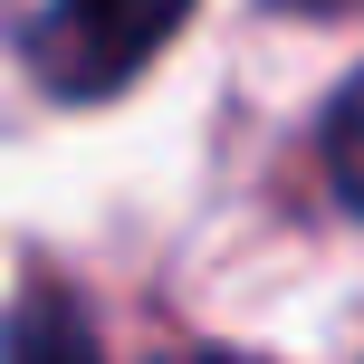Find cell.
Returning <instances> with one entry per match:
<instances>
[{
    "mask_svg": "<svg viewBox=\"0 0 364 364\" xmlns=\"http://www.w3.org/2000/svg\"><path fill=\"white\" fill-rule=\"evenodd\" d=\"M326 182H336V201L364 220V77L326 106Z\"/></svg>",
    "mask_w": 364,
    "mask_h": 364,
    "instance_id": "3957f363",
    "label": "cell"
},
{
    "mask_svg": "<svg viewBox=\"0 0 364 364\" xmlns=\"http://www.w3.org/2000/svg\"><path fill=\"white\" fill-rule=\"evenodd\" d=\"M192 19V0H48L29 29V68L48 96H115L154 68V48Z\"/></svg>",
    "mask_w": 364,
    "mask_h": 364,
    "instance_id": "6da1fadb",
    "label": "cell"
},
{
    "mask_svg": "<svg viewBox=\"0 0 364 364\" xmlns=\"http://www.w3.org/2000/svg\"><path fill=\"white\" fill-rule=\"evenodd\" d=\"M164 364H250V355H220V346H182V355H164Z\"/></svg>",
    "mask_w": 364,
    "mask_h": 364,
    "instance_id": "277c9868",
    "label": "cell"
},
{
    "mask_svg": "<svg viewBox=\"0 0 364 364\" xmlns=\"http://www.w3.org/2000/svg\"><path fill=\"white\" fill-rule=\"evenodd\" d=\"M278 10H355V0H278Z\"/></svg>",
    "mask_w": 364,
    "mask_h": 364,
    "instance_id": "5b68a950",
    "label": "cell"
},
{
    "mask_svg": "<svg viewBox=\"0 0 364 364\" xmlns=\"http://www.w3.org/2000/svg\"><path fill=\"white\" fill-rule=\"evenodd\" d=\"M0 364H96V336H87V316H77L58 288H38V297H19V307H10Z\"/></svg>",
    "mask_w": 364,
    "mask_h": 364,
    "instance_id": "7a4b0ae2",
    "label": "cell"
}]
</instances>
